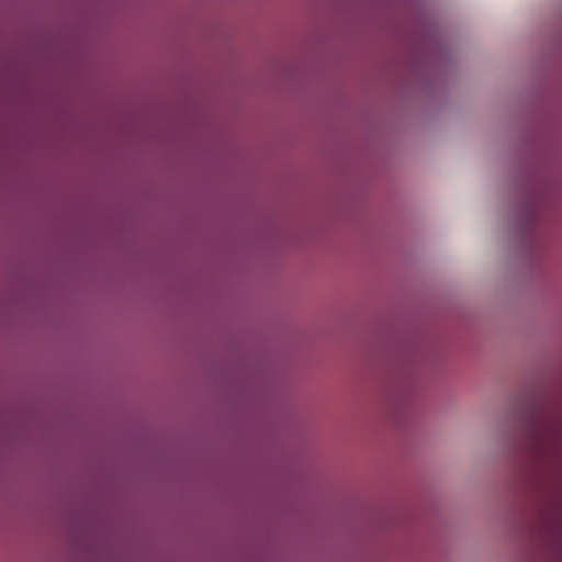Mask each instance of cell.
<instances>
[{"mask_svg":"<svg viewBox=\"0 0 562 562\" xmlns=\"http://www.w3.org/2000/svg\"><path fill=\"white\" fill-rule=\"evenodd\" d=\"M306 406L334 470L373 497H401L408 469L400 441L364 366L355 356H315L306 375Z\"/></svg>","mask_w":562,"mask_h":562,"instance_id":"6da1fadb","label":"cell"}]
</instances>
